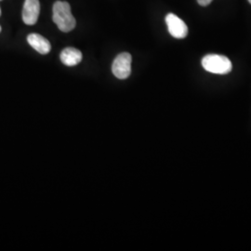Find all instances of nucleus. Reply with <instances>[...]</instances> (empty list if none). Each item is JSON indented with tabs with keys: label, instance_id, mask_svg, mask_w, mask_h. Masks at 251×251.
Instances as JSON below:
<instances>
[{
	"label": "nucleus",
	"instance_id": "f257e3e1",
	"mask_svg": "<svg viewBox=\"0 0 251 251\" xmlns=\"http://www.w3.org/2000/svg\"><path fill=\"white\" fill-rule=\"evenodd\" d=\"M52 19L58 28L64 33L72 31L76 25L71 12V7L65 1H56L54 3Z\"/></svg>",
	"mask_w": 251,
	"mask_h": 251
},
{
	"label": "nucleus",
	"instance_id": "f03ea898",
	"mask_svg": "<svg viewBox=\"0 0 251 251\" xmlns=\"http://www.w3.org/2000/svg\"><path fill=\"white\" fill-rule=\"evenodd\" d=\"M202 66L207 72L217 75H226L232 71L231 61L223 55L208 54L202 59Z\"/></svg>",
	"mask_w": 251,
	"mask_h": 251
},
{
	"label": "nucleus",
	"instance_id": "7ed1b4c3",
	"mask_svg": "<svg viewBox=\"0 0 251 251\" xmlns=\"http://www.w3.org/2000/svg\"><path fill=\"white\" fill-rule=\"evenodd\" d=\"M131 55L127 52L120 53L112 65V72L118 79H126L131 74Z\"/></svg>",
	"mask_w": 251,
	"mask_h": 251
},
{
	"label": "nucleus",
	"instance_id": "20e7f679",
	"mask_svg": "<svg viewBox=\"0 0 251 251\" xmlns=\"http://www.w3.org/2000/svg\"><path fill=\"white\" fill-rule=\"evenodd\" d=\"M166 24L171 36L178 39L186 37L188 35V27L186 24L173 13H169L166 16Z\"/></svg>",
	"mask_w": 251,
	"mask_h": 251
},
{
	"label": "nucleus",
	"instance_id": "39448f33",
	"mask_svg": "<svg viewBox=\"0 0 251 251\" xmlns=\"http://www.w3.org/2000/svg\"><path fill=\"white\" fill-rule=\"evenodd\" d=\"M40 12L39 0H25L23 9V20L28 25H36Z\"/></svg>",
	"mask_w": 251,
	"mask_h": 251
},
{
	"label": "nucleus",
	"instance_id": "423d86ee",
	"mask_svg": "<svg viewBox=\"0 0 251 251\" xmlns=\"http://www.w3.org/2000/svg\"><path fill=\"white\" fill-rule=\"evenodd\" d=\"M27 41L29 45L35 49L38 53L48 54L51 50L50 41L46 39L44 36H40L38 34L29 35L27 36Z\"/></svg>",
	"mask_w": 251,
	"mask_h": 251
},
{
	"label": "nucleus",
	"instance_id": "0eeeda50",
	"mask_svg": "<svg viewBox=\"0 0 251 251\" xmlns=\"http://www.w3.org/2000/svg\"><path fill=\"white\" fill-rule=\"evenodd\" d=\"M61 61L66 66H75L82 61L80 50L75 48H66L61 53Z\"/></svg>",
	"mask_w": 251,
	"mask_h": 251
},
{
	"label": "nucleus",
	"instance_id": "6e6552de",
	"mask_svg": "<svg viewBox=\"0 0 251 251\" xmlns=\"http://www.w3.org/2000/svg\"><path fill=\"white\" fill-rule=\"evenodd\" d=\"M212 0H198V4L202 7H206L208 6L210 3H211Z\"/></svg>",
	"mask_w": 251,
	"mask_h": 251
},
{
	"label": "nucleus",
	"instance_id": "1a4fd4ad",
	"mask_svg": "<svg viewBox=\"0 0 251 251\" xmlns=\"http://www.w3.org/2000/svg\"><path fill=\"white\" fill-rule=\"evenodd\" d=\"M249 2H250V3L251 4V0H249Z\"/></svg>",
	"mask_w": 251,
	"mask_h": 251
},
{
	"label": "nucleus",
	"instance_id": "9d476101",
	"mask_svg": "<svg viewBox=\"0 0 251 251\" xmlns=\"http://www.w3.org/2000/svg\"><path fill=\"white\" fill-rule=\"evenodd\" d=\"M0 15H1V9H0Z\"/></svg>",
	"mask_w": 251,
	"mask_h": 251
},
{
	"label": "nucleus",
	"instance_id": "9b49d317",
	"mask_svg": "<svg viewBox=\"0 0 251 251\" xmlns=\"http://www.w3.org/2000/svg\"><path fill=\"white\" fill-rule=\"evenodd\" d=\"M0 32H1V26H0Z\"/></svg>",
	"mask_w": 251,
	"mask_h": 251
}]
</instances>
